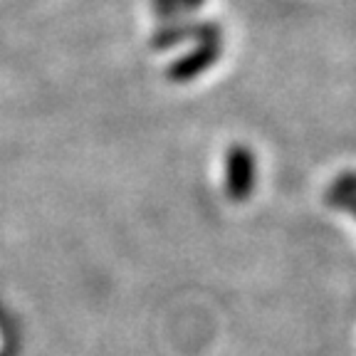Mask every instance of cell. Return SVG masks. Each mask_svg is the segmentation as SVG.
<instances>
[{
  "instance_id": "cell-1",
  "label": "cell",
  "mask_w": 356,
  "mask_h": 356,
  "mask_svg": "<svg viewBox=\"0 0 356 356\" xmlns=\"http://www.w3.org/2000/svg\"><path fill=\"white\" fill-rule=\"evenodd\" d=\"M222 30L220 25L211 20H178V22H166L159 33L151 38V47L156 50H168V47H176V44L186 42V40H193V42H220Z\"/></svg>"
},
{
  "instance_id": "cell-2",
  "label": "cell",
  "mask_w": 356,
  "mask_h": 356,
  "mask_svg": "<svg viewBox=\"0 0 356 356\" xmlns=\"http://www.w3.org/2000/svg\"><path fill=\"white\" fill-rule=\"evenodd\" d=\"M255 186V159L245 146H233L225 161V191L233 200H245Z\"/></svg>"
},
{
  "instance_id": "cell-3",
  "label": "cell",
  "mask_w": 356,
  "mask_h": 356,
  "mask_svg": "<svg viewBox=\"0 0 356 356\" xmlns=\"http://www.w3.org/2000/svg\"><path fill=\"white\" fill-rule=\"evenodd\" d=\"M222 52L220 42H200L195 44L188 55H184L181 60H176L171 67L166 70V77L171 82H191L193 77L203 74L208 67H213L218 62Z\"/></svg>"
},
{
  "instance_id": "cell-4",
  "label": "cell",
  "mask_w": 356,
  "mask_h": 356,
  "mask_svg": "<svg viewBox=\"0 0 356 356\" xmlns=\"http://www.w3.org/2000/svg\"><path fill=\"white\" fill-rule=\"evenodd\" d=\"M327 203H329V206L344 208V211H349V213H354V216H356V195H349V193H334V191H329Z\"/></svg>"
},
{
  "instance_id": "cell-5",
  "label": "cell",
  "mask_w": 356,
  "mask_h": 356,
  "mask_svg": "<svg viewBox=\"0 0 356 356\" xmlns=\"http://www.w3.org/2000/svg\"><path fill=\"white\" fill-rule=\"evenodd\" d=\"M334 193H349L356 195V173H341L332 186Z\"/></svg>"
},
{
  "instance_id": "cell-6",
  "label": "cell",
  "mask_w": 356,
  "mask_h": 356,
  "mask_svg": "<svg viewBox=\"0 0 356 356\" xmlns=\"http://www.w3.org/2000/svg\"><path fill=\"white\" fill-rule=\"evenodd\" d=\"M154 3H181V6H188L191 10H198L206 0H154Z\"/></svg>"
}]
</instances>
